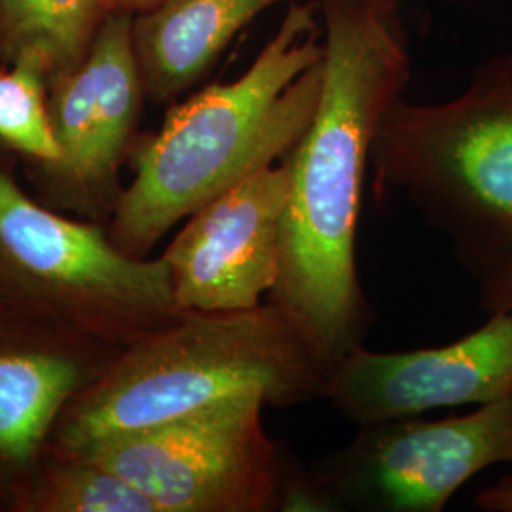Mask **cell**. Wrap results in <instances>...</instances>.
I'll return each mask as SVG.
<instances>
[{
  "mask_svg": "<svg viewBox=\"0 0 512 512\" xmlns=\"http://www.w3.org/2000/svg\"><path fill=\"white\" fill-rule=\"evenodd\" d=\"M512 393V310L440 348H357L330 370L334 410L361 425L420 416L444 406H482Z\"/></svg>",
  "mask_w": 512,
  "mask_h": 512,
  "instance_id": "cell-9",
  "label": "cell"
},
{
  "mask_svg": "<svg viewBox=\"0 0 512 512\" xmlns=\"http://www.w3.org/2000/svg\"><path fill=\"white\" fill-rule=\"evenodd\" d=\"M133 16L128 8H110L84 59L55 78L48 109L61 158L54 169L82 188L107 183L137 124L145 86Z\"/></svg>",
  "mask_w": 512,
  "mask_h": 512,
  "instance_id": "cell-10",
  "label": "cell"
},
{
  "mask_svg": "<svg viewBox=\"0 0 512 512\" xmlns=\"http://www.w3.org/2000/svg\"><path fill=\"white\" fill-rule=\"evenodd\" d=\"M480 511L512 512V469L475 497Z\"/></svg>",
  "mask_w": 512,
  "mask_h": 512,
  "instance_id": "cell-17",
  "label": "cell"
},
{
  "mask_svg": "<svg viewBox=\"0 0 512 512\" xmlns=\"http://www.w3.org/2000/svg\"><path fill=\"white\" fill-rule=\"evenodd\" d=\"M321 82L319 4L294 2L245 73L173 107L137 150L110 239L143 258L196 209L283 160L310 126Z\"/></svg>",
  "mask_w": 512,
  "mask_h": 512,
  "instance_id": "cell-2",
  "label": "cell"
},
{
  "mask_svg": "<svg viewBox=\"0 0 512 512\" xmlns=\"http://www.w3.org/2000/svg\"><path fill=\"white\" fill-rule=\"evenodd\" d=\"M499 463L512 465V393L467 416L361 425L310 478L325 511L440 512Z\"/></svg>",
  "mask_w": 512,
  "mask_h": 512,
  "instance_id": "cell-7",
  "label": "cell"
},
{
  "mask_svg": "<svg viewBox=\"0 0 512 512\" xmlns=\"http://www.w3.org/2000/svg\"><path fill=\"white\" fill-rule=\"evenodd\" d=\"M283 0H160L133 16L145 93L171 101L194 88L256 16Z\"/></svg>",
  "mask_w": 512,
  "mask_h": 512,
  "instance_id": "cell-12",
  "label": "cell"
},
{
  "mask_svg": "<svg viewBox=\"0 0 512 512\" xmlns=\"http://www.w3.org/2000/svg\"><path fill=\"white\" fill-rule=\"evenodd\" d=\"M8 317H0V473L16 475L37 463L67 406L103 370L71 342L14 336Z\"/></svg>",
  "mask_w": 512,
  "mask_h": 512,
  "instance_id": "cell-11",
  "label": "cell"
},
{
  "mask_svg": "<svg viewBox=\"0 0 512 512\" xmlns=\"http://www.w3.org/2000/svg\"><path fill=\"white\" fill-rule=\"evenodd\" d=\"M0 285L29 315L124 348L184 313L164 256L128 255L99 228L29 198L4 169Z\"/></svg>",
  "mask_w": 512,
  "mask_h": 512,
  "instance_id": "cell-5",
  "label": "cell"
},
{
  "mask_svg": "<svg viewBox=\"0 0 512 512\" xmlns=\"http://www.w3.org/2000/svg\"><path fill=\"white\" fill-rule=\"evenodd\" d=\"M289 198L285 160L196 209L165 249L181 311L251 310L274 289Z\"/></svg>",
  "mask_w": 512,
  "mask_h": 512,
  "instance_id": "cell-8",
  "label": "cell"
},
{
  "mask_svg": "<svg viewBox=\"0 0 512 512\" xmlns=\"http://www.w3.org/2000/svg\"><path fill=\"white\" fill-rule=\"evenodd\" d=\"M0 141L50 167L61 158L44 101V73L31 61H14L0 73Z\"/></svg>",
  "mask_w": 512,
  "mask_h": 512,
  "instance_id": "cell-15",
  "label": "cell"
},
{
  "mask_svg": "<svg viewBox=\"0 0 512 512\" xmlns=\"http://www.w3.org/2000/svg\"><path fill=\"white\" fill-rule=\"evenodd\" d=\"M109 10V0H0V38L12 63L57 78L84 59Z\"/></svg>",
  "mask_w": 512,
  "mask_h": 512,
  "instance_id": "cell-13",
  "label": "cell"
},
{
  "mask_svg": "<svg viewBox=\"0 0 512 512\" xmlns=\"http://www.w3.org/2000/svg\"><path fill=\"white\" fill-rule=\"evenodd\" d=\"M399 0H321L323 82L310 126L283 158L289 198L268 302L332 370L363 346L370 306L355 238L378 124L410 78Z\"/></svg>",
  "mask_w": 512,
  "mask_h": 512,
  "instance_id": "cell-1",
  "label": "cell"
},
{
  "mask_svg": "<svg viewBox=\"0 0 512 512\" xmlns=\"http://www.w3.org/2000/svg\"><path fill=\"white\" fill-rule=\"evenodd\" d=\"M160 0H114L112 8H128L131 12H141L147 10L150 6H154Z\"/></svg>",
  "mask_w": 512,
  "mask_h": 512,
  "instance_id": "cell-18",
  "label": "cell"
},
{
  "mask_svg": "<svg viewBox=\"0 0 512 512\" xmlns=\"http://www.w3.org/2000/svg\"><path fill=\"white\" fill-rule=\"evenodd\" d=\"M112 2H114V0H109L110 8H112Z\"/></svg>",
  "mask_w": 512,
  "mask_h": 512,
  "instance_id": "cell-20",
  "label": "cell"
},
{
  "mask_svg": "<svg viewBox=\"0 0 512 512\" xmlns=\"http://www.w3.org/2000/svg\"><path fill=\"white\" fill-rule=\"evenodd\" d=\"M329 368L293 319L274 304L184 311L112 357L57 421L59 448L74 458L105 440L260 391L272 406L323 399Z\"/></svg>",
  "mask_w": 512,
  "mask_h": 512,
  "instance_id": "cell-3",
  "label": "cell"
},
{
  "mask_svg": "<svg viewBox=\"0 0 512 512\" xmlns=\"http://www.w3.org/2000/svg\"><path fill=\"white\" fill-rule=\"evenodd\" d=\"M25 505L44 512H158L126 478L88 458H67L42 476Z\"/></svg>",
  "mask_w": 512,
  "mask_h": 512,
  "instance_id": "cell-14",
  "label": "cell"
},
{
  "mask_svg": "<svg viewBox=\"0 0 512 512\" xmlns=\"http://www.w3.org/2000/svg\"><path fill=\"white\" fill-rule=\"evenodd\" d=\"M370 167L376 194L404 192L480 281L511 268L512 52L480 65L452 101L391 103Z\"/></svg>",
  "mask_w": 512,
  "mask_h": 512,
  "instance_id": "cell-4",
  "label": "cell"
},
{
  "mask_svg": "<svg viewBox=\"0 0 512 512\" xmlns=\"http://www.w3.org/2000/svg\"><path fill=\"white\" fill-rule=\"evenodd\" d=\"M480 304L488 313L512 310V266L480 281Z\"/></svg>",
  "mask_w": 512,
  "mask_h": 512,
  "instance_id": "cell-16",
  "label": "cell"
},
{
  "mask_svg": "<svg viewBox=\"0 0 512 512\" xmlns=\"http://www.w3.org/2000/svg\"><path fill=\"white\" fill-rule=\"evenodd\" d=\"M260 391L92 446L80 456L109 467L158 512L321 511L310 476L264 431Z\"/></svg>",
  "mask_w": 512,
  "mask_h": 512,
  "instance_id": "cell-6",
  "label": "cell"
},
{
  "mask_svg": "<svg viewBox=\"0 0 512 512\" xmlns=\"http://www.w3.org/2000/svg\"><path fill=\"white\" fill-rule=\"evenodd\" d=\"M16 311H19L18 306L12 302V298L4 291V287L0 285V317L12 315V313H16Z\"/></svg>",
  "mask_w": 512,
  "mask_h": 512,
  "instance_id": "cell-19",
  "label": "cell"
}]
</instances>
